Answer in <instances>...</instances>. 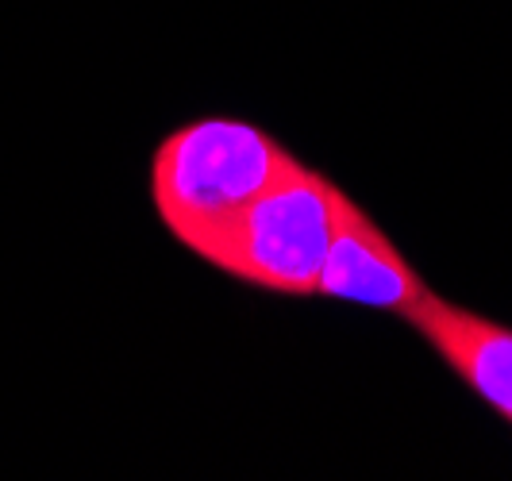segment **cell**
<instances>
[{"instance_id": "7a4b0ae2", "label": "cell", "mask_w": 512, "mask_h": 481, "mask_svg": "<svg viewBox=\"0 0 512 481\" xmlns=\"http://www.w3.org/2000/svg\"><path fill=\"white\" fill-rule=\"evenodd\" d=\"M339 189L328 174L293 158L247 204L201 258L224 278L274 297H316V278L332 247Z\"/></svg>"}, {"instance_id": "3957f363", "label": "cell", "mask_w": 512, "mask_h": 481, "mask_svg": "<svg viewBox=\"0 0 512 481\" xmlns=\"http://www.w3.org/2000/svg\"><path fill=\"white\" fill-rule=\"evenodd\" d=\"M432 293L436 289L412 266L409 254L393 243V235L351 193H343L332 247L316 278V297L409 320Z\"/></svg>"}, {"instance_id": "277c9868", "label": "cell", "mask_w": 512, "mask_h": 481, "mask_svg": "<svg viewBox=\"0 0 512 481\" xmlns=\"http://www.w3.org/2000/svg\"><path fill=\"white\" fill-rule=\"evenodd\" d=\"M428 351L474 393L482 405L512 428V328L482 316L466 304H455L432 293L405 320Z\"/></svg>"}, {"instance_id": "6da1fadb", "label": "cell", "mask_w": 512, "mask_h": 481, "mask_svg": "<svg viewBox=\"0 0 512 481\" xmlns=\"http://www.w3.org/2000/svg\"><path fill=\"white\" fill-rule=\"evenodd\" d=\"M289 162V147L266 127L231 116H201L166 131L151 151V208L178 247L205 258L235 216Z\"/></svg>"}]
</instances>
